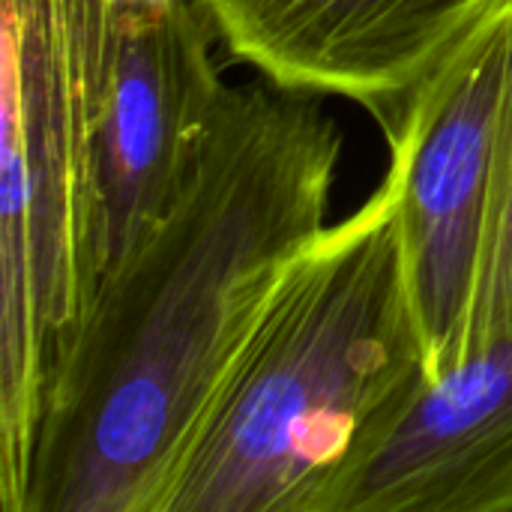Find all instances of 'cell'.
I'll return each mask as SVG.
<instances>
[{
    "label": "cell",
    "mask_w": 512,
    "mask_h": 512,
    "mask_svg": "<svg viewBox=\"0 0 512 512\" xmlns=\"http://www.w3.org/2000/svg\"><path fill=\"white\" fill-rule=\"evenodd\" d=\"M342 129L228 87L162 219L114 264L51 378L24 512H162L297 258L327 231Z\"/></svg>",
    "instance_id": "cell-1"
},
{
    "label": "cell",
    "mask_w": 512,
    "mask_h": 512,
    "mask_svg": "<svg viewBox=\"0 0 512 512\" xmlns=\"http://www.w3.org/2000/svg\"><path fill=\"white\" fill-rule=\"evenodd\" d=\"M432 384L390 165L285 276L162 512H348Z\"/></svg>",
    "instance_id": "cell-2"
},
{
    "label": "cell",
    "mask_w": 512,
    "mask_h": 512,
    "mask_svg": "<svg viewBox=\"0 0 512 512\" xmlns=\"http://www.w3.org/2000/svg\"><path fill=\"white\" fill-rule=\"evenodd\" d=\"M114 0H3L0 512H24L54 372L102 282Z\"/></svg>",
    "instance_id": "cell-3"
},
{
    "label": "cell",
    "mask_w": 512,
    "mask_h": 512,
    "mask_svg": "<svg viewBox=\"0 0 512 512\" xmlns=\"http://www.w3.org/2000/svg\"><path fill=\"white\" fill-rule=\"evenodd\" d=\"M510 39L512 6L447 60L387 132L435 381L465 360L495 198Z\"/></svg>",
    "instance_id": "cell-4"
},
{
    "label": "cell",
    "mask_w": 512,
    "mask_h": 512,
    "mask_svg": "<svg viewBox=\"0 0 512 512\" xmlns=\"http://www.w3.org/2000/svg\"><path fill=\"white\" fill-rule=\"evenodd\" d=\"M228 54L303 96H342L393 132L447 60L512 0H195Z\"/></svg>",
    "instance_id": "cell-5"
},
{
    "label": "cell",
    "mask_w": 512,
    "mask_h": 512,
    "mask_svg": "<svg viewBox=\"0 0 512 512\" xmlns=\"http://www.w3.org/2000/svg\"><path fill=\"white\" fill-rule=\"evenodd\" d=\"M195 0H114V72L99 129L102 276L177 198L228 90Z\"/></svg>",
    "instance_id": "cell-6"
},
{
    "label": "cell",
    "mask_w": 512,
    "mask_h": 512,
    "mask_svg": "<svg viewBox=\"0 0 512 512\" xmlns=\"http://www.w3.org/2000/svg\"><path fill=\"white\" fill-rule=\"evenodd\" d=\"M348 512H512V333L423 393Z\"/></svg>",
    "instance_id": "cell-7"
},
{
    "label": "cell",
    "mask_w": 512,
    "mask_h": 512,
    "mask_svg": "<svg viewBox=\"0 0 512 512\" xmlns=\"http://www.w3.org/2000/svg\"><path fill=\"white\" fill-rule=\"evenodd\" d=\"M507 333H512V39L492 219H489V237H486V252H483L474 315H471V327H468L465 360L471 354L489 348L492 342H498Z\"/></svg>",
    "instance_id": "cell-8"
}]
</instances>
